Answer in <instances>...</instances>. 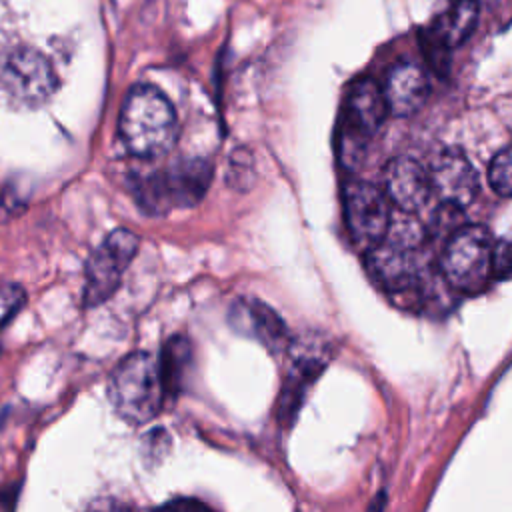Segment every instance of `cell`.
I'll return each instance as SVG.
<instances>
[{
	"mask_svg": "<svg viewBox=\"0 0 512 512\" xmlns=\"http://www.w3.org/2000/svg\"><path fill=\"white\" fill-rule=\"evenodd\" d=\"M120 138L130 154L156 158L166 154L178 136V120L168 98L154 86H134L120 110Z\"/></svg>",
	"mask_w": 512,
	"mask_h": 512,
	"instance_id": "cell-1",
	"label": "cell"
},
{
	"mask_svg": "<svg viewBox=\"0 0 512 512\" xmlns=\"http://www.w3.org/2000/svg\"><path fill=\"white\" fill-rule=\"evenodd\" d=\"M106 394L116 414L128 424L154 420L168 400L158 358L142 350L124 356L108 378Z\"/></svg>",
	"mask_w": 512,
	"mask_h": 512,
	"instance_id": "cell-2",
	"label": "cell"
},
{
	"mask_svg": "<svg viewBox=\"0 0 512 512\" xmlns=\"http://www.w3.org/2000/svg\"><path fill=\"white\" fill-rule=\"evenodd\" d=\"M494 240L480 224L458 226L440 254V272L450 288L462 294H478L494 278Z\"/></svg>",
	"mask_w": 512,
	"mask_h": 512,
	"instance_id": "cell-3",
	"label": "cell"
},
{
	"mask_svg": "<svg viewBox=\"0 0 512 512\" xmlns=\"http://www.w3.org/2000/svg\"><path fill=\"white\" fill-rule=\"evenodd\" d=\"M388 114L384 90L372 78L354 82L338 132V158L342 166L354 170L362 158L368 140L378 132Z\"/></svg>",
	"mask_w": 512,
	"mask_h": 512,
	"instance_id": "cell-4",
	"label": "cell"
},
{
	"mask_svg": "<svg viewBox=\"0 0 512 512\" xmlns=\"http://www.w3.org/2000/svg\"><path fill=\"white\" fill-rule=\"evenodd\" d=\"M288 370L278 396V420L290 424L300 410L308 386L330 362V342L320 334H302L288 346Z\"/></svg>",
	"mask_w": 512,
	"mask_h": 512,
	"instance_id": "cell-5",
	"label": "cell"
},
{
	"mask_svg": "<svg viewBox=\"0 0 512 512\" xmlns=\"http://www.w3.org/2000/svg\"><path fill=\"white\" fill-rule=\"evenodd\" d=\"M138 252V236L126 228H116L106 236V240L90 254L86 262V282H84V304L98 306L108 300L120 280L130 260Z\"/></svg>",
	"mask_w": 512,
	"mask_h": 512,
	"instance_id": "cell-6",
	"label": "cell"
},
{
	"mask_svg": "<svg viewBox=\"0 0 512 512\" xmlns=\"http://www.w3.org/2000/svg\"><path fill=\"white\" fill-rule=\"evenodd\" d=\"M344 220L352 240L366 252L378 246L390 228L386 192L364 180H350L342 192Z\"/></svg>",
	"mask_w": 512,
	"mask_h": 512,
	"instance_id": "cell-7",
	"label": "cell"
},
{
	"mask_svg": "<svg viewBox=\"0 0 512 512\" xmlns=\"http://www.w3.org/2000/svg\"><path fill=\"white\" fill-rule=\"evenodd\" d=\"M2 82L10 96L22 104H40L56 88L48 60L30 48L12 50L2 66Z\"/></svg>",
	"mask_w": 512,
	"mask_h": 512,
	"instance_id": "cell-8",
	"label": "cell"
},
{
	"mask_svg": "<svg viewBox=\"0 0 512 512\" xmlns=\"http://www.w3.org/2000/svg\"><path fill=\"white\" fill-rule=\"evenodd\" d=\"M432 194L440 198L444 206L466 208L478 194V174L472 162L460 150L440 152L430 166Z\"/></svg>",
	"mask_w": 512,
	"mask_h": 512,
	"instance_id": "cell-9",
	"label": "cell"
},
{
	"mask_svg": "<svg viewBox=\"0 0 512 512\" xmlns=\"http://www.w3.org/2000/svg\"><path fill=\"white\" fill-rule=\"evenodd\" d=\"M366 268L368 274L388 292H406L416 286L420 276L416 248H408L386 238L366 252Z\"/></svg>",
	"mask_w": 512,
	"mask_h": 512,
	"instance_id": "cell-10",
	"label": "cell"
},
{
	"mask_svg": "<svg viewBox=\"0 0 512 512\" xmlns=\"http://www.w3.org/2000/svg\"><path fill=\"white\" fill-rule=\"evenodd\" d=\"M230 324L236 332L258 340L272 354L288 350L292 342L284 320L268 304L256 298L234 302L230 308Z\"/></svg>",
	"mask_w": 512,
	"mask_h": 512,
	"instance_id": "cell-11",
	"label": "cell"
},
{
	"mask_svg": "<svg viewBox=\"0 0 512 512\" xmlns=\"http://www.w3.org/2000/svg\"><path fill=\"white\" fill-rule=\"evenodd\" d=\"M384 192L404 214H414L430 200V172L410 156H396L384 168Z\"/></svg>",
	"mask_w": 512,
	"mask_h": 512,
	"instance_id": "cell-12",
	"label": "cell"
},
{
	"mask_svg": "<svg viewBox=\"0 0 512 512\" xmlns=\"http://www.w3.org/2000/svg\"><path fill=\"white\" fill-rule=\"evenodd\" d=\"M382 90L388 112L410 116L424 106L430 86L426 72L416 62H398L388 70Z\"/></svg>",
	"mask_w": 512,
	"mask_h": 512,
	"instance_id": "cell-13",
	"label": "cell"
},
{
	"mask_svg": "<svg viewBox=\"0 0 512 512\" xmlns=\"http://www.w3.org/2000/svg\"><path fill=\"white\" fill-rule=\"evenodd\" d=\"M164 174L174 206L198 204L212 182V166L204 158L182 160Z\"/></svg>",
	"mask_w": 512,
	"mask_h": 512,
	"instance_id": "cell-14",
	"label": "cell"
},
{
	"mask_svg": "<svg viewBox=\"0 0 512 512\" xmlns=\"http://www.w3.org/2000/svg\"><path fill=\"white\" fill-rule=\"evenodd\" d=\"M478 2L476 0H452L430 24V34L444 46L456 48L472 34L478 22Z\"/></svg>",
	"mask_w": 512,
	"mask_h": 512,
	"instance_id": "cell-15",
	"label": "cell"
},
{
	"mask_svg": "<svg viewBox=\"0 0 512 512\" xmlns=\"http://www.w3.org/2000/svg\"><path fill=\"white\" fill-rule=\"evenodd\" d=\"M158 362H160V374H162L166 398L178 396L184 388L186 374H188L190 364H192L190 340L186 336H180V334L172 336L164 344Z\"/></svg>",
	"mask_w": 512,
	"mask_h": 512,
	"instance_id": "cell-16",
	"label": "cell"
},
{
	"mask_svg": "<svg viewBox=\"0 0 512 512\" xmlns=\"http://www.w3.org/2000/svg\"><path fill=\"white\" fill-rule=\"evenodd\" d=\"M136 202L150 216H162L174 208L166 174L156 172L136 184Z\"/></svg>",
	"mask_w": 512,
	"mask_h": 512,
	"instance_id": "cell-17",
	"label": "cell"
},
{
	"mask_svg": "<svg viewBox=\"0 0 512 512\" xmlns=\"http://www.w3.org/2000/svg\"><path fill=\"white\" fill-rule=\"evenodd\" d=\"M488 182L500 196H512V146L498 152L488 166Z\"/></svg>",
	"mask_w": 512,
	"mask_h": 512,
	"instance_id": "cell-18",
	"label": "cell"
},
{
	"mask_svg": "<svg viewBox=\"0 0 512 512\" xmlns=\"http://www.w3.org/2000/svg\"><path fill=\"white\" fill-rule=\"evenodd\" d=\"M26 302V294L18 284H6L0 288V330L20 312Z\"/></svg>",
	"mask_w": 512,
	"mask_h": 512,
	"instance_id": "cell-19",
	"label": "cell"
},
{
	"mask_svg": "<svg viewBox=\"0 0 512 512\" xmlns=\"http://www.w3.org/2000/svg\"><path fill=\"white\" fill-rule=\"evenodd\" d=\"M492 272H494V278H498V280L512 276V238L494 242Z\"/></svg>",
	"mask_w": 512,
	"mask_h": 512,
	"instance_id": "cell-20",
	"label": "cell"
},
{
	"mask_svg": "<svg viewBox=\"0 0 512 512\" xmlns=\"http://www.w3.org/2000/svg\"><path fill=\"white\" fill-rule=\"evenodd\" d=\"M152 512H212V508L196 498H174L160 504Z\"/></svg>",
	"mask_w": 512,
	"mask_h": 512,
	"instance_id": "cell-21",
	"label": "cell"
},
{
	"mask_svg": "<svg viewBox=\"0 0 512 512\" xmlns=\"http://www.w3.org/2000/svg\"><path fill=\"white\" fill-rule=\"evenodd\" d=\"M86 512H136L132 506H128L126 502L112 498V496H102L92 500L86 506Z\"/></svg>",
	"mask_w": 512,
	"mask_h": 512,
	"instance_id": "cell-22",
	"label": "cell"
}]
</instances>
